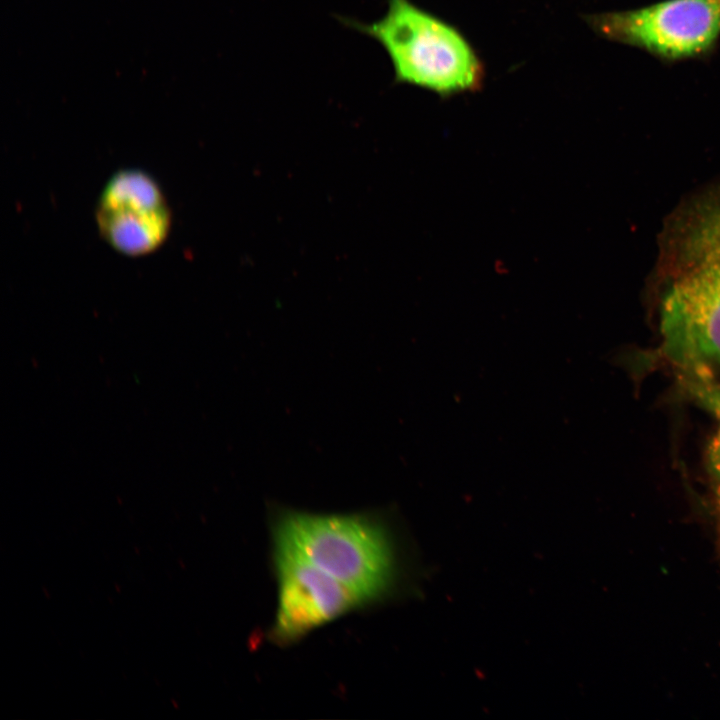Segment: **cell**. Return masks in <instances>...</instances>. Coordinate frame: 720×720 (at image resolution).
Segmentation results:
<instances>
[{"label": "cell", "mask_w": 720, "mask_h": 720, "mask_svg": "<svg viewBox=\"0 0 720 720\" xmlns=\"http://www.w3.org/2000/svg\"><path fill=\"white\" fill-rule=\"evenodd\" d=\"M386 51L394 81L442 98L479 91L485 66L455 26L411 0H388L385 14L371 23L343 20Z\"/></svg>", "instance_id": "obj_1"}, {"label": "cell", "mask_w": 720, "mask_h": 720, "mask_svg": "<svg viewBox=\"0 0 720 720\" xmlns=\"http://www.w3.org/2000/svg\"><path fill=\"white\" fill-rule=\"evenodd\" d=\"M386 529L366 514L284 511L275 541L290 547L365 602L385 593L395 577V556Z\"/></svg>", "instance_id": "obj_2"}, {"label": "cell", "mask_w": 720, "mask_h": 720, "mask_svg": "<svg viewBox=\"0 0 720 720\" xmlns=\"http://www.w3.org/2000/svg\"><path fill=\"white\" fill-rule=\"evenodd\" d=\"M601 37L666 62L702 58L720 39V0H663L645 7L588 15Z\"/></svg>", "instance_id": "obj_3"}, {"label": "cell", "mask_w": 720, "mask_h": 720, "mask_svg": "<svg viewBox=\"0 0 720 720\" xmlns=\"http://www.w3.org/2000/svg\"><path fill=\"white\" fill-rule=\"evenodd\" d=\"M662 350L685 378L711 377L720 366V258L677 280L661 310Z\"/></svg>", "instance_id": "obj_4"}, {"label": "cell", "mask_w": 720, "mask_h": 720, "mask_svg": "<svg viewBox=\"0 0 720 720\" xmlns=\"http://www.w3.org/2000/svg\"><path fill=\"white\" fill-rule=\"evenodd\" d=\"M95 220L102 239L128 257L149 255L167 240L172 226L168 200L147 172L125 168L105 183Z\"/></svg>", "instance_id": "obj_5"}, {"label": "cell", "mask_w": 720, "mask_h": 720, "mask_svg": "<svg viewBox=\"0 0 720 720\" xmlns=\"http://www.w3.org/2000/svg\"><path fill=\"white\" fill-rule=\"evenodd\" d=\"M279 608L274 634L293 640L365 602L290 547L275 541Z\"/></svg>", "instance_id": "obj_6"}, {"label": "cell", "mask_w": 720, "mask_h": 720, "mask_svg": "<svg viewBox=\"0 0 720 720\" xmlns=\"http://www.w3.org/2000/svg\"><path fill=\"white\" fill-rule=\"evenodd\" d=\"M687 248L693 265L720 258V202L706 208L696 219L687 238Z\"/></svg>", "instance_id": "obj_7"}, {"label": "cell", "mask_w": 720, "mask_h": 720, "mask_svg": "<svg viewBox=\"0 0 720 720\" xmlns=\"http://www.w3.org/2000/svg\"><path fill=\"white\" fill-rule=\"evenodd\" d=\"M686 384L694 396L709 409L719 421V430L714 443L713 455L720 463V385L711 377L685 378ZM720 465V464H719Z\"/></svg>", "instance_id": "obj_8"}]
</instances>
